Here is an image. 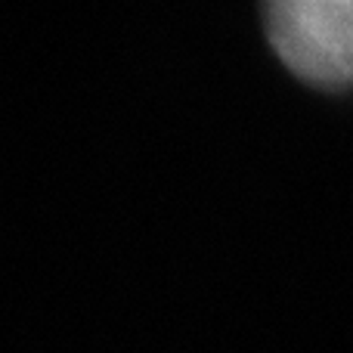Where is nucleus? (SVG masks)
<instances>
[{
    "label": "nucleus",
    "instance_id": "nucleus-1",
    "mask_svg": "<svg viewBox=\"0 0 353 353\" xmlns=\"http://www.w3.org/2000/svg\"><path fill=\"white\" fill-rule=\"evenodd\" d=\"M267 31L294 74L319 87L353 84V0H276Z\"/></svg>",
    "mask_w": 353,
    "mask_h": 353
}]
</instances>
